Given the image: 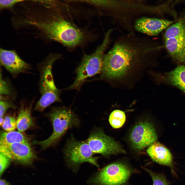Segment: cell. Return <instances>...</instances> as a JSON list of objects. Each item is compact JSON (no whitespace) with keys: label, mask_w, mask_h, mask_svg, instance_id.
I'll list each match as a JSON object with an SVG mask.
<instances>
[{"label":"cell","mask_w":185,"mask_h":185,"mask_svg":"<svg viewBox=\"0 0 185 185\" xmlns=\"http://www.w3.org/2000/svg\"><path fill=\"white\" fill-rule=\"evenodd\" d=\"M127 32L119 36L105 54L101 72L111 78L123 76L133 69L156 62L160 47L146 36Z\"/></svg>","instance_id":"cell-1"},{"label":"cell","mask_w":185,"mask_h":185,"mask_svg":"<svg viewBox=\"0 0 185 185\" xmlns=\"http://www.w3.org/2000/svg\"><path fill=\"white\" fill-rule=\"evenodd\" d=\"M25 23L37 29L47 39L60 43L68 48L83 45L90 39L88 31L59 16L30 17Z\"/></svg>","instance_id":"cell-2"},{"label":"cell","mask_w":185,"mask_h":185,"mask_svg":"<svg viewBox=\"0 0 185 185\" xmlns=\"http://www.w3.org/2000/svg\"><path fill=\"white\" fill-rule=\"evenodd\" d=\"M115 30L111 29L107 31L102 42L93 53L84 54L76 70V79L69 88H79L87 78L101 72L105 52L110 43L111 34Z\"/></svg>","instance_id":"cell-3"},{"label":"cell","mask_w":185,"mask_h":185,"mask_svg":"<svg viewBox=\"0 0 185 185\" xmlns=\"http://www.w3.org/2000/svg\"><path fill=\"white\" fill-rule=\"evenodd\" d=\"M59 59L56 54H50L40 64L41 73L40 90L41 96L36 104L34 110L42 112L53 103L60 101V90L55 85L52 72V65Z\"/></svg>","instance_id":"cell-4"},{"label":"cell","mask_w":185,"mask_h":185,"mask_svg":"<svg viewBox=\"0 0 185 185\" xmlns=\"http://www.w3.org/2000/svg\"><path fill=\"white\" fill-rule=\"evenodd\" d=\"M48 116L52 122L53 131L47 139L41 141H33L32 144L41 146L43 149L47 148L55 143L69 129L78 126L79 121L71 109L60 107L53 108Z\"/></svg>","instance_id":"cell-5"},{"label":"cell","mask_w":185,"mask_h":185,"mask_svg":"<svg viewBox=\"0 0 185 185\" xmlns=\"http://www.w3.org/2000/svg\"><path fill=\"white\" fill-rule=\"evenodd\" d=\"M163 39L164 47L173 60L185 66V18L166 29Z\"/></svg>","instance_id":"cell-6"},{"label":"cell","mask_w":185,"mask_h":185,"mask_svg":"<svg viewBox=\"0 0 185 185\" xmlns=\"http://www.w3.org/2000/svg\"><path fill=\"white\" fill-rule=\"evenodd\" d=\"M64 153L67 163L74 169L85 162L99 166L97 162L98 158L94 156L87 140L79 141L72 137L67 142Z\"/></svg>","instance_id":"cell-7"},{"label":"cell","mask_w":185,"mask_h":185,"mask_svg":"<svg viewBox=\"0 0 185 185\" xmlns=\"http://www.w3.org/2000/svg\"><path fill=\"white\" fill-rule=\"evenodd\" d=\"M132 173L127 165L116 162L109 164L98 172L91 179L94 185H123Z\"/></svg>","instance_id":"cell-8"},{"label":"cell","mask_w":185,"mask_h":185,"mask_svg":"<svg viewBox=\"0 0 185 185\" xmlns=\"http://www.w3.org/2000/svg\"><path fill=\"white\" fill-rule=\"evenodd\" d=\"M87 140L94 154L98 153L107 156L126 153L118 142L106 135L101 129L94 130Z\"/></svg>","instance_id":"cell-9"},{"label":"cell","mask_w":185,"mask_h":185,"mask_svg":"<svg viewBox=\"0 0 185 185\" xmlns=\"http://www.w3.org/2000/svg\"><path fill=\"white\" fill-rule=\"evenodd\" d=\"M157 139V136L152 124L147 121L136 124L130 135V140L133 148L141 150L149 147Z\"/></svg>","instance_id":"cell-10"},{"label":"cell","mask_w":185,"mask_h":185,"mask_svg":"<svg viewBox=\"0 0 185 185\" xmlns=\"http://www.w3.org/2000/svg\"><path fill=\"white\" fill-rule=\"evenodd\" d=\"M0 152L11 160L24 165L31 164L36 157L29 143L0 145Z\"/></svg>","instance_id":"cell-11"},{"label":"cell","mask_w":185,"mask_h":185,"mask_svg":"<svg viewBox=\"0 0 185 185\" xmlns=\"http://www.w3.org/2000/svg\"><path fill=\"white\" fill-rule=\"evenodd\" d=\"M173 22L167 20L141 17L134 23L135 32L151 36H156L172 24Z\"/></svg>","instance_id":"cell-12"},{"label":"cell","mask_w":185,"mask_h":185,"mask_svg":"<svg viewBox=\"0 0 185 185\" xmlns=\"http://www.w3.org/2000/svg\"><path fill=\"white\" fill-rule=\"evenodd\" d=\"M0 63L11 73L16 75L31 69V66L22 59L14 50L0 49Z\"/></svg>","instance_id":"cell-13"},{"label":"cell","mask_w":185,"mask_h":185,"mask_svg":"<svg viewBox=\"0 0 185 185\" xmlns=\"http://www.w3.org/2000/svg\"><path fill=\"white\" fill-rule=\"evenodd\" d=\"M147 152L154 162L161 165L172 167V155L169 149L162 144L155 142L148 147Z\"/></svg>","instance_id":"cell-14"},{"label":"cell","mask_w":185,"mask_h":185,"mask_svg":"<svg viewBox=\"0 0 185 185\" xmlns=\"http://www.w3.org/2000/svg\"><path fill=\"white\" fill-rule=\"evenodd\" d=\"M161 80L164 83L174 86L185 93V66L178 65L173 70L163 74Z\"/></svg>","instance_id":"cell-15"},{"label":"cell","mask_w":185,"mask_h":185,"mask_svg":"<svg viewBox=\"0 0 185 185\" xmlns=\"http://www.w3.org/2000/svg\"><path fill=\"white\" fill-rule=\"evenodd\" d=\"M31 107V106L21 107L16 121L17 128L18 131L23 132L33 125Z\"/></svg>","instance_id":"cell-16"},{"label":"cell","mask_w":185,"mask_h":185,"mask_svg":"<svg viewBox=\"0 0 185 185\" xmlns=\"http://www.w3.org/2000/svg\"><path fill=\"white\" fill-rule=\"evenodd\" d=\"M17 143H29V139L18 131L4 132L1 134L0 145H9Z\"/></svg>","instance_id":"cell-17"},{"label":"cell","mask_w":185,"mask_h":185,"mask_svg":"<svg viewBox=\"0 0 185 185\" xmlns=\"http://www.w3.org/2000/svg\"><path fill=\"white\" fill-rule=\"evenodd\" d=\"M25 1L35 2L49 8L55 6L57 3L56 0H0V8H10L17 3Z\"/></svg>","instance_id":"cell-18"},{"label":"cell","mask_w":185,"mask_h":185,"mask_svg":"<svg viewBox=\"0 0 185 185\" xmlns=\"http://www.w3.org/2000/svg\"><path fill=\"white\" fill-rule=\"evenodd\" d=\"M126 120V116L124 112L119 110H115L110 114L109 118V123L115 128L121 127Z\"/></svg>","instance_id":"cell-19"},{"label":"cell","mask_w":185,"mask_h":185,"mask_svg":"<svg viewBox=\"0 0 185 185\" xmlns=\"http://www.w3.org/2000/svg\"><path fill=\"white\" fill-rule=\"evenodd\" d=\"M151 176L153 185H170L166 177L162 174L155 173L147 168H143Z\"/></svg>","instance_id":"cell-20"},{"label":"cell","mask_w":185,"mask_h":185,"mask_svg":"<svg viewBox=\"0 0 185 185\" xmlns=\"http://www.w3.org/2000/svg\"><path fill=\"white\" fill-rule=\"evenodd\" d=\"M2 126L3 129L7 132L14 131L17 127L16 121L14 117L7 116Z\"/></svg>","instance_id":"cell-21"},{"label":"cell","mask_w":185,"mask_h":185,"mask_svg":"<svg viewBox=\"0 0 185 185\" xmlns=\"http://www.w3.org/2000/svg\"><path fill=\"white\" fill-rule=\"evenodd\" d=\"M12 90L10 85L5 80L2 78L1 74V73L0 81V98H2V99L4 97H4H5V96H11L12 95Z\"/></svg>","instance_id":"cell-22"},{"label":"cell","mask_w":185,"mask_h":185,"mask_svg":"<svg viewBox=\"0 0 185 185\" xmlns=\"http://www.w3.org/2000/svg\"><path fill=\"white\" fill-rule=\"evenodd\" d=\"M87 2L97 5L106 7L115 6L117 3L114 0H80Z\"/></svg>","instance_id":"cell-23"},{"label":"cell","mask_w":185,"mask_h":185,"mask_svg":"<svg viewBox=\"0 0 185 185\" xmlns=\"http://www.w3.org/2000/svg\"><path fill=\"white\" fill-rule=\"evenodd\" d=\"M16 108L15 105L10 101L0 100V117H3L4 115L8 109L10 108L15 109Z\"/></svg>","instance_id":"cell-24"},{"label":"cell","mask_w":185,"mask_h":185,"mask_svg":"<svg viewBox=\"0 0 185 185\" xmlns=\"http://www.w3.org/2000/svg\"><path fill=\"white\" fill-rule=\"evenodd\" d=\"M11 160L3 154L0 153V175H2L10 164Z\"/></svg>","instance_id":"cell-25"},{"label":"cell","mask_w":185,"mask_h":185,"mask_svg":"<svg viewBox=\"0 0 185 185\" xmlns=\"http://www.w3.org/2000/svg\"><path fill=\"white\" fill-rule=\"evenodd\" d=\"M0 185H10V183L5 180L1 179L0 180Z\"/></svg>","instance_id":"cell-26"},{"label":"cell","mask_w":185,"mask_h":185,"mask_svg":"<svg viewBox=\"0 0 185 185\" xmlns=\"http://www.w3.org/2000/svg\"><path fill=\"white\" fill-rule=\"evenodd\" d=\"M4 118L3 117H0V125L2 126L4 122Z\"/></svg>","instance_id":"cell-27"}]
</instances>
